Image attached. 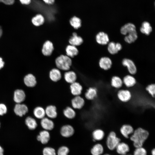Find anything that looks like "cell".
<instances>
[{"instance_id":"1","label":"cell","mask_w":155,"mask_h":155,"mask_svg":"<svg viewBox=\"0 0 155 155\" xmlns=\"http://www.w3.org/2000/svg\"><path fill=\"white\" fill-rule=\"evenodd\" d=\"M149 135L148 130L142 127H138L134 130L130 138L133 142V146L136 148L142 147Z\"/></svg>"},{"instance_id":"2","label":"cell","mask_w":155,"mask_h":155,"mask_svg":"<svg viewBox=\"0 0 155 155\" xmlns=\"http://www.w3.org/2000/svg\"><path fill=\"white\" fill-rule=\"evenodd\" d=\"M55 62L58 69L65 71L69 70L72 64V61L70 57L64 55H61L57 57Z\"/></svg>"},{"instance_id":"3","label":"cell","mask_w":155,"mask_h":155,"mask_svg":"<svg viewBox=\"0 0 155 155\" xmlns=\"http://www.w3.org/2000/svg\"><path fill=\"white\" fill-rule=\"evenodd\" d=\"M121 140V139L117 137L115 132L113 131H111L109 133L106 139L107 146L110 150H113L116 148Z\"/></svg>"},{"instance_id":"4","label":"cell","mask_w":155,"mask_h":155,"mask_svg":"<svg viewBox=\"0 0 155 155\" xmlns=\"http://www.w3.org/2000/svg\"><path fill=\"white\" fill-rule=\"evenodd\" d=\"M117 96L120 101L126 103L131 100L132 98V94L129 90L121 89L117 92Z\"/></svg>"},{"instance_id":"5","label":"cell","mask_w":155,"mask_h":155,"mask_svg":"<svg viewBox=\"0 0 155 155\" xmlns=\"http://www.w3.org/2000/svg\"><path fill=\"white\" fill-rule=\"evenodd\" d=\"M75 129L70 124H65L60 128V132L63 137L68 138L72 136L74 133Z\"/></svg>"},{"instance_id":"6","label":"cell","mask_w":155,"mask_h":155,"mask_svg":"<svg viewBox=\"0 0 155 155\" xmlns=\"http://www.w3.org/2000/svg\"><path fill=\"white\" fill-rule=\"evenodd\" d=\"M85 103L84 99L80 95L74 96L71 100V107L75 109H81L84 106Z\"/></svg>"},{"instance_id":"7","label":"cell","mask_w":155,"mask_h":155,"mask_svg":"<svg viewBox=\"0 0 155 155\" xmlns=\"http://www.w3.org/2000/svg\"><path fill=\"white\" fill-rule=\"evenodd\" d=\"M122 65L127 67L128 71L131 75H134L137 72L136 67L134 62L128 58H124L122 61Z\"/></svg>"},{"instance_id":"8","label":"cell","mask_w":155,"mask_h":155,"mask_svg":"<svg viewBox=\"0 0 155 155\" xmlns=\"http://www.w3.org/2000/svg\"><path fill=\"white\" fill-rule=\"evenodd\" d=\"M40 125L44 130L51 131L55 127V123L52 119L45 117L41 119Z\"/></svg>"},{"instance_id":"9","label":"cell","mask_w":155,"mask_h":155,"mask_svg":"<svg viewBox=\"0 0 155 155\" xmlns=\"http://www.w3.org/2000/svg\"><path fill=\"white\" fill-rule=\"evenodd\" d=\"M46 116L52 119L56 118L58 116L57 108L52 104L47 105L45 108Z\"/></svg>"},{"instance_id":"10","label":"cell","mask_w":155,"mask_h":155,"mask_svg":"<svg viewBox=\"0 0 155 155\" xmlns=\"http://www.w3.org/2000/svg\"><path fill=\"white\" fill-rule=\"evenodd\" d=\"M96 40L98 43L105 45L109 42V39L108 34L103 32H100L96 35Z\"/></svg>"},{"instance_id":"11","label":"cell","mask_w":155,"mask_h":155,"mask_svg":"<svg viewBox=\"0 0 155 155\" xmlns=\"http://www.w3.org/2000/svg\"><path fill=\"white\" fill-rule=\"evenodd\" d=\"M69 88L71 94L74 96L80 95L82 93L83 87L78 82H75L70 84Z\"/></svg>"},{"instance_id":"12","label":"cell","mask_w":155,"mask_h":155,"mask_svg":"<svg viewBox=\"0 0 155 155\" xmlns=\"http://www.w3.org/2000/svg\"><path fill=\"white\" fill-rule=\"evenodd\" d=\"M112 62L111 59L107 57H101L99 60V65L102 69L107 70L110 69L112 67Z\"/></svg>"},{"instance_id":"13","label":"cell","mask_w":155,"mask_h":155,"mask_svg":"<svg viewBox=\"0 0 155 155\" xmlns=\"http://www.w3.org/2000/svg\"><path fill=\"white\" fill-rule=\"evenodd\" d=\"M134 131L133 127L130 125L125 124L122 125L120 129L121 134L125 138H128L129 135L132 134Z\"/></svg>"},{"instance_id":"14","label":"cell","mask_w":155,"mask_h":155,"mask_svg":"<svg viewBox=\"0 0 155 155\" xmlns=\"http://www.w3.org/2000/svg\"><path fill=\"white\" fill-rule=\"evenodd\" d=\"M50 135L49 131L44 130L40 131L37 135V139L42 144L47 143L50 140Z\"/></svg>"},{"instance_id":"15","label":"cell","mask_w":155,"mask_h":155,"mask_svg":"<svg viewBox=\"0 0 155 155\" xmlns=\"http://www.w3.org/2000/svg\"><path fill=\"white\" fill-rule=\"evenodd\" d=\"M28 111V108L26 105L20 103L16 104L14 109L15 113L20 117L24 115Z\"/></svg>"},{"instance_id":"16","label":"cell","mask_w":155,"mask_h":155,"mask_svg":"<svg viewBox=\"0 0 155 155\" xmlns=\"http://www.w3.org/2000/svg\"><path fill=\"white\" fill-rule=\"evenodd\" d=\"M54 50L53 43L49 40L46 41L44 44L42 51L43 55L49 56L51 55Z\"/></svg>"},{"instance_id":"17","label":"cell","mask_w":155,"mask_h":155,"mask_svg":"<svg viewBox=\"0 0 155 155\" xmlns=\"http://www.w3.org/2000/svg\"><path fill=\"white\" fill-rule=\"evenodd\" d=\"M98 93V90L96 88L90 87L87 89L85 92V97L88 100H93L97 96Z\"/></svg>"},{"instance_id":"18","label":"cell","mask_w":155,"mask_h":155,"mask_svg":"<svg viewBox=\"0 0 155 155\" xmlns=\"http://www.w3.org/2000/svg\"><path fill=\"white\" fill-rule=\"evenodd\" d=\"M135 31H136L135 26L131 23L126 24L123 26L120 29L121 33L124 35Z\"/></svg>"},{"instance_id":"19","label":"cell","mask_w":155,"mask_h":155,"mask_svg":"<svg viewBox=\"0 0 155 155\" xmlns=\"http://www.w3.org/2000/svg\"><path fill=\"white\" fill-rule=\"evenodd\" d=\"M25 97V94L23 90L18 89L14 92L13 100L16 103H20L24 100Z\"/></svg>"},{"instance_id":"20","label":"cell","mask_w":155,"mask_h":155,"mask_svg":"<svg viewBox=\"0 0 155 155\" xmlns=\"http://www.w3.org/2000/svg\"><path fill=\"white\" fill-rule=\"evenodd\" d=\"M75 110L71 106H67L63 110V115L67 119H72L76 116V113Z\"/></svg>"},{"instance_id":"21","label":"cell","mask_w":155,"mask_h":155,"mask_svg":"<svg viewBox=\"0 0 155 155\" xmlns=\"http://www.w3.org/2000/svg\"><path fill=\"white\" fill-rule=\"evenodd\" d=\"M123 83L127 88H131L134 86L136 83L135 78L132 75H125L123 80Z\"/></svg>"},{"instance_id":"22","label":"cell","mask_w":155,"mask_h":155,"mask_svg":"<svg viewBox=\"0 0 155 155\" xmlns=\"http://www.w3.org/2000/svg\"><path fill=\"white\" fill-rule=\"evenodd\" d=\"M83 40L80 36L78 35L75 32L73 33L72 36L69 40V42L70 44L75 46L80 45L83 42Z\"/></svg>"},{"instance_id":"23","label":"cell","mask_w":155,"mask_h":155,"mask_svg":"<svg viewBox=\"0 0 155 155\" xmlns=\"http://www.w3.org/2000/svg\"><path fill=\"white\" fill-rule=\"evenodd\" d=\"M116 148L117 152L121 155L126 154L129 150V148L128 145L123 142H120Z\"/></svg>"},{"instance_id":"24","label":"cell","mask_w":155,"mask_h":155,"mask_svg":"<svg viewBox=\"0 0 155 155\" xmlns=\"http://www.w3.org/2000/svg\"><path fill=\"white\" fill-rule=\"evenodd\" d=\"M49 77L51 80L53 82L58 81L61 78L60 70L58 69H53L50 72Z\"/></svg>"},{"instance_id":"25","label":"cell","mask_w":155,"mask_h":155,"mask_svg":"<svg viewBox=\"0 0 155 155\" xmlns=\"http://www.w3.org/2000/svg\"><path fill=\"white\" fill-rule=\"evenodd\" d=\"M24 81L25 85L29 87H34L36 84L35 77L33 75L30 74L25 76Z\"/></svg>"},{"instance_id":"26","label":"cell","mask_w":155,"mask_h":155,"mask_svg":"<svg viewBox=\"0 0 155 155\" xmlns=\"http://www.w3.org/2000/svg\"><path fill=\"white\" fill-rule=\"evenodd\" d=\"M64 78L67 82L71 84L76 82L77 76L76 73L74 71H69L65 73Z\"/></svg>"},{"instance_id":"27","label":"cell","mask_w":155,"mask_h":155,"mask_svg":"<svg viewBox=\"0 0 155 155\" xmlns=\"http://www.w3.org/2000/svg\"><path fill=\"white\" fill-rule=\"evenodd\" d=\"M92 135L93 139V140L95 142L96 141L102 140L104 136L105 133L102 129L97 128L92 131Z\"/></svg>"},{"instance_id":"28","label":"cell","mask_w":155,"mask_h":155,"mask_svg":"<svg viewBox=\"0 0 155 155\" xmlns=\"http://www.w3.org/2000/svg\"><path fill=\"white\" fill-rule=\"evenodd\" d=\"M152 28L150 24L147 21L143 22L140 28V30L143 34L149 35L152 31Z\"/></svg>"},{"instance_id":"29","label":"cell","mask_w":155,"mask_h":155,"mask_svg":"<svg viewBox=\"0 0 155 155\" xmlns=\"http://www.w3.org/2000/svg\"><path fill=\"white\" fill-rule=\"evenodd\" d=\"M45 22L44 16L41 14H36L32 19V22L35 26H39L43 25Z\"/></svg>"},{"instance_id":"30","label":"cell","mask_w":155,"mask_h":155,"mask_svg":"<svg viewBox=\"0 0 155 155\" xmlns=\"http://www.w3.org/2000/svg\"><path fill=\"white\" fill-rule=\"evenodd\" d=\"M33 114L36 118L41 119L46 116L45 108L41 106H37L34 109Z\"/></svg>"},{"instance_id":"31","label":"cell","mask_w":155,"mask_h":155,"mask_svg":"<svg viewBox=\"0 0 155 155\" xmlns=\"http://www.w3.org/2000/svg\"><path fill=\"white\" fill-rule=\"evenodd\" d=\"M123 83L122 80L119 76H114L111 78V85L112 87L116 89H119L121 88Z\"/></svg>"},{"instance_id":"32","label":"cell","mask_w":155,"mask_h":155,"mask_svg":"<svg viewBox=\"0 0 155 155\" xmlns=\"http://www.w3.org/2000/svg\"><path fill=\"white\" fill-rule=\"evenodd\" d=\"M65 50L67 55L70 57H73L78 53V50L76 46L71 44L66 47Z\"/></svg>"},{"instance_id":"33","label":"cell","mask_w":155,"mask_h":155,"mask_svg":"<svg viewBox=\"0 0 155 155\" xmlns=\"http://www.w3.org/2000/svg\"><path fill=\"white\" fill-rule=\"evenodd\" d=\"M138 35L136 31L128 33L125 35L124 40L127 43L131 44L135 42L137 39Z\"/></svg>"},{"instance_id":"34","label":"cell","mask_w":155,"mask_h":155,"mask_svg":"<svg viewBox=\"0 0 155 155\" xmlns=\"http://www.w3.org/2000/svg\"><path fill=\"white\" fill-rule=\"evenodd\" d=\"M69 22L70 25L75 29L77 30L82 26V21L79 18L74 16L70 19Z\"/></svg>"},{"instance_id":"35","label":"cell","mask_w":155,"mask_h":155,"mask_svg":"<svg viewBox=\"0 0 155 155\" xmlns=\"http://www.w3.org/2000/svg\"><path fill=\"white\" fill-rule=\"evenodd\" d=\"M25 123L28 128L32 130L35 129L37 126V123L35 119L30 117L26 118Z\"/></svg>"},{"instance_id":"36","label":"cell","mask_w":155,"mask_h":155,"mask_svg":"<svg viewBox=\"0 0 155 155\" xmlns=\"http://www.w3.org/2000/svg\"><path fill=\"white\" fill-rule=\"evenodd\" d=\"M103 152V148L101 144H97L91 149V152L92 155H100Z\"/></svg>"},{"instance_id":"37","label":"cell","mask_w":155,"mask_h":155,"mask_svg":"<svg viewBox=\"0 0 155 155\" xmlns=\"http://www.w3.org/2000/svg\"><path fill=\"white\" fill-rule=\"evenodd\" d=\"M108 44L107 50L110 54L115 55L119 51L117 48L116 43L114 42H109Z\"/></svg>"},{"instance_id":"38","label":"cell","mask_w":155,"mask_h":155,"mask_svg":"<svg viewBox=\"0 0 155 155\" xmlns=\"http://www.w3.org/2000/svg\"><path fill=\"white\" fill-rule=\"evenodd\" d=\"M146 90L152 98H154L155 84H152L148 85L146 88Z\"/></svg>"},{"instance_id":"39","label":"cell","mask_w":155,"mask_h":155,"mask_svg":"<svg viewBox=\"0 0 155 155\" xmlns=\"http://www.w3.org/2000/svg\"><path fill=\"white\" fill-rule=\"evenodd\" d=\"M43 155H56L55 150L51 147H46L44 148L43 150Z\"/></svg>"},{"instance_id":"40","label":"cell","mask_w":155,"mask_h":155,"mask_svg":"<svg viewBox=\"0 0 155 155\" xmlns=\"http://www.w3.org/2000/svg\"><path fill=\"white\" fill-rule=\"evenodd\" d=\"M69 152V150L67 147L62 146L58 149L57 151V155H67Z\"/></svg>"},{"instance_id":"41","label":"cell","mask_w":155,"mask_h":155,"mask_svg":"<svg viewBox=\"0 0 155 155\" xmlns=\"http://www.w3.org/2000/svg\"><path fill=\"white\" fill-rule=\"evenodd\" d=\"M134 155H146L147 152L144 148L140 147L136 148L133 153Z\"/></svg>"},{"instance_id":"42","label":"cell","mask_w":155,"mask_h":155,"mask_svg":"<svg viewBox=\"0 0 155 155\" xmlns=\"http://www.w3.org/2000/svg\"><path fill=\"white\" fill-rule=\"evenodd\" d=\"M7 108L3 104H0V115H3L6 113L7 112Z\"/></svg>"},{"instance_id":"43","label":"cell","mask_w":155,"mask_h":155,"mask_svg":"<svg viewBox=\"0 0 155 155\" xmlns=\"http://www.w3.org/2000/svg\"><path fill=\"white\" fill-rule=\"evenodd\" d=\"M0 2L6 5H11L14 3L15 0H0Z\"/></svg>"},{"instance_id":"44","label":"cell","mask_w":155,"mask_h":155,"mask_svg":"<svg viewBox=\"0 0 155 155\" xmlns=\"http://www.w3.org/2000/svg\"><path fill=\"white\" fill-rule=\"evenodd\" d=\"M42 1L46 4L48 5H51L53 4L55 0H42Z\"/></svg>"},{"instance_id":"45","label":"cell","mask_w":155,"mask_h":155,"mask_svg":"<svg viewBox=\"0 0 155 155\" xmlns=\"http://www.w3.org/2000/svg\"><path fill=\"white\" fill-rule=\"evenodd\" d=\"M21 3L25 5L29 4L31 2V0H20Z\"/></svg>"},{"instance_id":"46","label":"cell","mask_w":155,"mask_h":155,"mask_svg":"<svg viewBox=\"0 0 155 155\" xmlns=\"http://www.w3.org/2000/svg\"><path fill=\"white\" fill-rule=\"evenodd\" d=\"M4 65V62L3 61L2 59L0 57V69L2 68Z\"/></svg>"},{"instance_id":"47","label":"cell","mask_w":155,"mask_h":155,"mask_svg":"<svg viewBox=\"0 0 155 155\" xmlns=\"http://www.w3.org/2000/svg\"><path fill=\"white\" fill-rule=\"evenodd\" d=\"M4 150L3 148L0 146V155H3Z\"/></svg>"},{"instance_id":"48","label":"cell","mask_w":155,"mask_h":155,"mask_svg":"<svg viewBox=\"0 0 155 155\" xmlns=\"http://www.w3.org/2000/svg\"><path fill=\"white\" fill-rule=\"evenodd\" d=\"M151 153L152 155H155V149L154 148L152 150Z\"/></svg>"},{"instance_id":"49","label":"cell","mask_w":155,"mask_h":155,"mask_svg":"<svg viewBox=\"0 0 155 155\" xmlns=\"http://www.w3.org/2000/svg\"><path fill=\"white\" fill-rule=\"evenodd\" d=\"M2 29L1 27H0V37L2 35Z\"/></svg>"},{"instance_id":"50","label":"cell","mask_w":155,"mask_h":155,"mask_svg":"<svg viewBox=\"0 0 155 155\" xmlns=\"http://www.w3.org/2000/svg\"><path fill=\"white\" fill-rule=\"evenodd\" d=\"M104 155H109V154H104Z\"/></svg>"},{"instance_id":"51","label":"cell","mask_w":155,"mask_h":155,"mask_svg":"<svg viewBox=\"0 0 155 155\" xmlns=\"http://www.w3.org/2000/svg\"><path fill=\"white\" fill-rule=\"evenodd\" d=\"M125 155H131V154H126Z\"/></svg>"},{"instance_id":"52","label":"cell","mask_w":155,"mask_h":155,"mask_svg":"<svg viewBox=\"0 0 155 155\" xmlns=\"http://www.w3.org/2000/svg\"></svg>"}]
</instances>
